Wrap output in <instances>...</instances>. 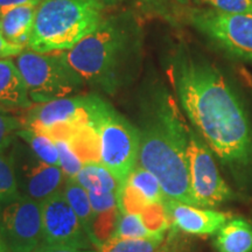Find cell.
<instances>
[{
  "mask_svg": "<svg viewBox=\"0 0 252 252\" xmlns=\"http://www.w3.org/2000/svg\"><path fill=\"white\" fill-rule=\"evenodd\" d=\"M172 75L182 109L220 162L235 171L252 166L250 118L219 69L182 58Z\"/></svg>",
  "mask_w": 252,
  "mask_h": 252,
  "instance_id": "obj_1",
  "label": "cell"
},
{
  "mask_svg": "<svg viewBox=\"0 0 252 252\" xmlns=\"http://www.w3.org/2000/svg\"><path fill=\"white\" fill-rule=\"evenodd\" d=\"M189 130L172 97L162 94L156 100L139 130L137 166L156 176L168 198L198 207L189 181Z\"/></svg>",
  "mask_w": 252,
  "mask_h": 252,
  "instance_id": "obj_2",
  "label": "cell"
},
{
  "mask_svg": "<svg viewBox=\"0 0 252 252\" xmlns=\"http://www.w3.org/2000/svg\"><path fill=\"white\" fill-rule=\"evenodd\" d=\"M103 11L102 0H42L27 47L42 54L71 49L102 25Z\"/></svg>",
  "mask_w": 252,
  "mask_h": 252,
  "instance_id": "obj_3",
  "label": "cell"
},
{
  "mask_svg": "<svg viewBox=\"0 0 252 252\" xmlns=\"http://www.w3.org/2000/svg\"><path fill=\"white\" fill-rule=\"evenodd\" d=\"M126 40L121 27L112 21H103L96 31L61 54L83 81L109 82L124 53Z\"/></svg>",
  "mask_w": 252,
  "mask_h": 252,
  "instance_id": "obj_4",
  "label": "cell"
},
{
  "mask_svg": "<svg viewBox=\"0 0 252 252\" xmlns=\"http://www.w3.org/2000/svg\"><path fill=\"white\" fill-rule=\"evenodd\" d=\"M15 64L26 82L32 102L37 104L69 97L83 81L69 67L61 52H23Z\"/></svg>",
  "mask_w": 252,
  "mask_h": 252,
  "instance_id": "obj_5",
  "label": "cell"
},
{
  "mask_svg": "<svg viewBox=\"0 0 252 252\" xmlns=\"http://www.w3.org/2000/svg\"><path fill=\"white\" fill-rule=\"evenodd\" d=\"M100 146V163L121 182L138 165L140 131L104 102L94 121Z\"/></svg>",
  "mask_w": 252,
  "mask_h": 252,
  "instance_id": "obj_6",
  "label": "cell"
},
{
  "mask_svg": "<svg viewBox=\"0 0 252 252\" xmlns=\"http://www.w3.org/2000/svg\"><path fill=\"white\" fill-rule=\"evenodd\" d=\"M189 19L198 32L226 54L252 61V13L235 14L203 8L191 11Z\"/></svg>",
  "mask_w": 252,
  "mask_h": 252,
  "instance_id": "obj_7",
  "label": "cell"
},
{
  "mask_svg": "<svg viewBox=\"0 0 252 252\" xmlns=\"http://www.w3.org/2000/svg\"><path fill=\"white\" fill-rule=\"evenodd\" d=\"M187 156L191 193L198 207H219L234 197L231 188L217 168L212 150L191 128L189 130Z\"/></svg>",
  "mask_w": 252,
  "mask_h": 252,
  "instance_id": "obj_8",
  "label": "cell"
},
{
  "mask_svg": "<svg viewBox=\"0 0 252 252\" xmlns=\"http://www.w3.org/2000/svg\"><path fill=\"white\" fill-rule=\"evenodd\" d=\"M0 230L9 252H36L42 248L40 202L23 196L0 206Z\"/></svg>",
  "mask_w": 252,
  "mask_h": 252,
  "instance_id": "obj_9",
  "label": "cell"
},
{
  "mask_svg": "<svg viewBox=\"0 0 252 252\" xmlns=\"http://www.w3.org/2000/svg\"><path fill=\"white\" fill-rule=\"evenodd\" d=\"M42 248H74L90 250L91 243L63 191H58L42 202Z\"/></svg>",
  "mask_w": 252,
  "mask_h": 252,
  "instance_id": "obj_10",
  "label": "cell"
},
{
  "mask_svg": "<svg viewBox=\"0 0 252 252\" xmlns=\"http://www.w3.org/2000/svg\"><path fill=\"white\" fill-rule=\"evenodd\" d=\"M104 100L96 96L64 97L32 106L24 119L26 127L45 132L58 124L94 125Z\"/></svg>",
  "mask_w": 252,
  "mask_h": 252,
  "instance_id": "obj_11",
  "label": "cell"
},
{
  "mask_svg": "<svg viewBox=\"0 0 252 252\" xmlns=\"http://www.w3.org/2000/svg\"><path fill=\"white\" fill-rule=\"evenodd\" d=\"M12 157L18 187L23 196L42 202L63 189L62 186H64L67 178L59 166L41 161L34 153L21 158L12 152Z\"/></svg>",
  "mask_w": 252,
  "mask_h": 252,
  "instance_id": "obj_12",
  "label": "cell"
},
{
  "mask_svg": "<svg viewBox=\"0 0 252 252\" xmlns=\"http://www.w3.org/2000/svg\"><path fill=\"white\" fill-rule=\"evenodd\" d=\"M165 207L171 226L194 236L216 235L226 220L231 219L228 213L190 206L173 198H167Z\"/></svg>",
  "mask_w": 252,
  "mask_h": 252,
  "instance_id": "obj_13",
  "label": "cell"
},
{
  "mask_svg": "<svg viewBox=\"0 0 252 252\" xmlns=\"http://www.w3.org/2000/svg\"><path fill=\"white\" fill-rule=\"evenodd\" d=\"M0 106L6 110L33 106L26 82L11 59H0Z\"/></svg>",
  "mask_w": 252,
  "mask_h": 252,
  "instance_id": "obj_14",
  "label": "cell"
},
{
  "mask_svg": "<svg viewBox=\"0 0 252 252\" xmlns=\"http://www.w3.org/2000/svg\"><path fill=\"white\" fill-rule=\"evenodd\" d=\"M37 6H19L0 14V32L8 42L24 48L28 46Z\"/></svg>",
  "mask_w": 252,
  "mask_h": 252,
  "instance_id": "obj_15",
  "label": "cell"
},
{
  "mask_svg": "<svg viewBox=\"0 0 252 252\" xmlns=\"http://www.w3.org/2000/svg\"><path fill=\"white\" fill-rule=\"evenodd\" d=\"M217 252H252V224L242 217H231L216 234Z\"/></svg>",
  "mask_w": 252,
  "mask_h": 252,
  "instance_id": "obj_16",
  "label": "cell"
},
{
  "mask_svg": "<svg viewBox=\"0 0 252 252\" xmlns=\"http://www.w3.org/2000/svg\"><path fill=\"white\" fill-rule=\"evenodd\" d=\"M75 180L88 193H118L122 185L115 175L100 162L84 163Z\"/></svg>",
  "mask_w": 252,
  "mask_h": 252,
  "instance_id": "obj_17",
  "label": "cell"
},
{
  "mask_svg": "<svg viewBox=\"0 0 252 252\" xmlns=\"http://www.w3.org/2000/svg\"><path fill=\"white\" fill-rule=\"evenodd\" d=\"M62 191L72 210L76 214L77 219L83 226L84 231L87 232L88 237L90 238L91 243L96 247L93 232V224L96 215H94L93 207H91L88 191L80 184H77L76 180H70V179L65 180Z\"/></svg>",
  "mask_w": 252,
  "mask_h": 252,
  "instance_id": "obj_18",
  "label": "cell"
},
{
  "mask_svg": "<svg viewBox=\"0 0 252 252\" xmlns=\"http://www.w3.org/2000/svg\"><path fill=\"white\" fill-rule=\"evenodd\" d=\"M68 143L83 163L100 162L99 137L94 125L78 127Z\"/></svg>",
  "mask_w": 252,
  "mask_h": 252,
  "instance_id": "obj_19",
  "label": "cell"
},
{
  "mask_svg": "<svg viewBox=\"0 0 252 252\" xmlns=\"http://www.w3.org/2000/svg\"><path fill=\"white\" fill-rule=\"evenodd\" d=\"M17 135L30 145L32 152L35 154L41 161L48 165L59 166V150L56 146V141L53 138L26 126L21 128Z\"/></svg>",
  "mask_w": 252,
  "mask_h": 252,
  "instance_id": "obj_20",
  "label": "cell"
},
{
  "mask_svg": "<svg viewBox=\"0 0 252 252\" xmlns=\"http://www.w3.org/2000/svg\"><path fill=\"white\" fill-rule=\"evenodd\" d=\"M165 242V236L137 239L110 238L102 244L98 252H160Z\"/></svg>",
  "mask_w": 252,
  "mask_h": 252,
  "instance_id": "obj_21",
  "label": "cell"
},
{
  "mask_svg": "<svg viewBox=\"0 0 252 252\" xmlns=\"http://www.w3.org/2000/svg\"><path fill=\"white\" fill-rule=\"evenodd\" d=\"M126 182L139 190L149 202H165L168 198L159 180L152 173L140 166H137L131 172Z\"/></svg>",
  "mask_w": 252,
  "mask_h": 252,
  "instance_id": "obj_22",
  "label": "cell"
},
{
  "mask_svg": "<svg viewBox=\"0 0 252 252\" xmlns=\"http://www.w3.org/2000/svg\"><path fill=\"white\" fill-rule=\"evenodd\" d=\"M20 196L12 153L0 152V206Z\"/></svg>",
  "mask_w": 252,
  "mask_h": 252,
  "instance_id": "obj_23",
  "label": "cell"
},
{
  "mask_svg": "<svg viewBox=\"0 0 252 252\" xmlns=\"http://www.w3.org/2000/svg\"><path fill=\"white\" fill-rule=\"evenodd\" d=\"M141 220L151 237L166 236L171 228V220L167 214L165 202H151L140 213Z\"/></svg>",
  "mask_w": 252,
  "mask_h": 252,
  "instance_id": "obj_24",
  "label": "cell"
},
{
  "mask_svg": "<svg viewBox=\"0 0 252 252\" xmlns=\"http://www.w3.org/2000/svg\"><path fill=\"white\" fill-rule=\"evenodd\" d=\"M151 237L145 228L140 214H123L119 213L117 224L111 238L137 239Z\"/></svg>",
  "mask_w": 252,
  "mask_h": 252,
  "instance_id": "obj_25",
  "label": "cell"
},
{
  "mask_svg": "<svg viewBox=\"0 0 252 252\" xmlns=\"http://www.w3.org/2000/svg\"><path fill=\"white\" fill-rule=\"evenodd\" d=\"M117 200L118 209L123 214H140L144 208L151 203L139 190L126 181L117 193Z\"/></svg>",
  "mask_w": 252,
  "mask_h": 252,
  "instance_id": "obj_26",
  "label": "cell"
},
{
  "mask_svg": "<svg viewBox=\"0 0 252 252\" xmlns=\"http://www.w3.org/2000/svg\"><path fill=\"white\" fill-rule=\"evenodd\" d=\"M119 213L121 212H119L117 207L115 209L109 210V212L98 214V215H96V217H94L93 232L97 251L102 247V244H104L106 241H109L112 237L116 224H117Z\"/></svg>",
  "mask_w": 252,
  "mask_h": 252,
  "instance_id": "obj_27",
  "label": "cell"
},
{
  "mask_svg": "<svg viewBox=\"0 0 252 252\" xmlns=\"http://www.w3.org/2000/svg\"><path fill=\"white\" fill-rule=\"evenodd\" d=\"M24 127V121L0 106V152H5L11 146L18 132Z\"/></svg>",
  "mask_w": 252,
  "mask_h": 252,
  "instance_id": "obj_28",
  "label": "cell"
},
{
  "mask_svg": "<svg viewBox=\"0 0 252 252\" xmlns=\"http://www.w3.org/2000/svg\"><path fill=\"white\" fill-rule=\"evenodd\" d=\"M59 150V167L64 173L65 178L75 180L84 163L65 140H55Z\"/></svg>",
  "mask_w": 252,
  "mask_h": 252,
  "instance_id": "obj_29",
  "label": "cell"
},
{
  "mask_svg": "<svg viewBox=\"0 0 252 252\" xmlns=\"http://www.w3.org/2000/svg\"><path fill=\"white\" fill-rule=\"evenodd\" d=\"M200 4L225 13H252V0H197Z\"/></svg>",
  "mask_w": 252,
  "mask_h": 252,
  "instance_id": "obj_30",
  "label": "cell"
},
{
  "mask_svg": "<svg viewBox=\"0 0 252 252\" xmlns=\"http://www.w3.org/2000/svg\"><path fill=\"white\" fill-rule=\"evenodd\" d=\"M88 194H89L90 203H91V207H93L94 215H98V214L109 212V210L115 209V208L118 207L117 193H103V194L88 193Z\"/></svg>",
  "mask_w": 252,
  "mask_h": 252,
  "instance_id": "obj_31",
  "label": "cell"
},
{
  "mask_svg": "<svg viewBox=\"0 0 252 252\" xmlns=\"http://www.w3.org/2000/svg\"><path fill=\"white\" fill-rule=\"evenodd\" d=\"M24 47L13 45L5 39L0 32V59H7L11 56H18L24 52Z\"/></svg>",
  "mask_w": 252,
  "mask_h": 252,
  "instance_id": "obj_32",
  "label": "cell"
},
{
  "mask_svg": "<svg viewBox=\"0 0 252 252\" xmlns=\"http://www.w3.org/2000/svg\"><path fill=\"white\" fill-rule=\"evenodd\" d=\"M42 0H0V14L14 7L25 5H39Z\"/></svg>",
  "mask_w": 252,
  "mask_h": 252,
  "instance_id": "obj_33",
  "label": "cell"
},
{
  "mask_svg": "<svg viewBox=\"0 0 252 252\" xmlns=\"http://www.w3.org/2000/svg\"><path fill=\"white\" fill-rule=\"evenodd\" d=\"M36 252H98L94 250H84V249L74 248H41Z\"/></svg>",
  "mask_w": 252,
  "mask_h": 252,
  "instance_id": "obj_34",
  "label": "cell"
},
{
  "mask_svg": "<svg viewBox=\"0 0 252 252\" xmlns=\"http://www.w3.org/2000/svg\"><path fill=\"white\" fill-rule=\"evenodd\" d=\"M160 252H184V250L176 244L175 241H173L172 238H168L166 239L165 244H163V247L161 248Z\"/></svg>",
  "mask_w": 252,
  "mask_h": 252,
  "instance_id": "obj_35",
  "label": "cell"
},
{
  "mask_svg": "<svg viewBox=\"0 0 252 252\" xmlns=\"http://www.w3.org/2000/svg\"><path fill=\"white\" fill-rule=\"evenodd\" d=\"M0 252H9L7 247H6L5 242H4V238H2L1 230H0Z\"/></svg>",
  "mask_w": 252,
  "mask_h": 252,
  "instance_id": "obj_36",
  "label": "cell"
},
{
  "mask_svg": "<svg viewBox=\"0 0 252 252\" xmlns=\"http://www.w3.org/2000/svg\"><path fill=\"white\" fill-rule=\"evenodd\" d=\"M144 1H146V2H154V4H158V2H159V0H144Z\"/></svg>",
  "mask_w": 252,
  "mask_h": 252,
  "instance_id": "obj_37",
  "label": "cell"
},
{
  "mask_svg": "<svg viewBox=\"0 0 252 252\" xmlns=\"http://www.w3.org/2000/svg\"><path fill=\"white\" fill-rule=\"evenodd\" d=\"M176 1L181 2V4H185V2H187V1H188V0H176Z\"/></svg>",
  "mask_w": 252,
  "mask_h": 252,
  "instance_id": "obj_38",
  "label": "cell"
},
{
  "mask_svg": "<svg viewBox=\"0 0 252 252\" xmlns=\"http://www.w3.org/2000/svg\"><path fill=\"white\" fill-rule=\"evenodd\" d=\"M102 1H103V2H104V1H105V0H102Z\"/></svg>",
  "mask_w": 252,
  "mask_h": 252,
  "instance_id": "obj_39",
  "label": "cell"
}]
</instances>
